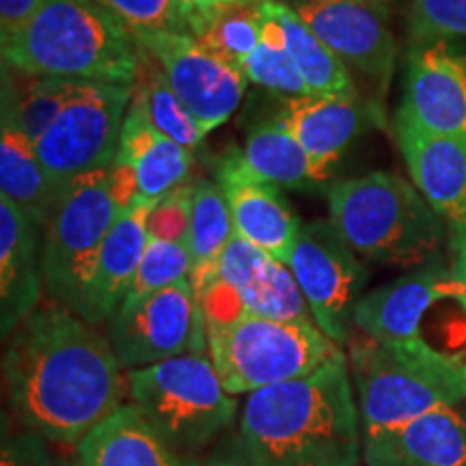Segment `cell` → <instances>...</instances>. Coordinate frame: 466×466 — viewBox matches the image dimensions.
<instances>
[{"instance_id": "obj_46", "label": "cell", "mask_w": 466, "mask_h": 466, "mask_svg": "<svg viewBox=\"0 0 466 466\" xmlns=\"http://www.w3.org/2000/svg\"><path fill=\"white\" fill-rule=\"evenodd\" d=\"M464 365V374H466V363H462Z\"/></svg>"}, {"instance_id": "obj_4", "label": "cell", "mask_w": 466, "mask_h": 466, "mask_svg": "<svg viewBox=\"0 0 466 466\" xmlns=\"http://www.w3.org/2000/svg\"><path fill=\"white\" fill-rule=\"evenodd\" d=\"M348 363L365 439L466 401L464 365L421 337L352 343Z\"/></svg>"}, {"instance_id": "obj_14", "label": "cell", "mask_w": 466, "mask_h": 466, "mask_svg": "<svg viewBox=\"0 0 466 466\" xmlns=\"http://www.w3.org/2000/svg\"><path fill=\"white\" fill-rule=\"evenodd\" d=\"M395 119L441 137H466V55L447 42L410 46Z\"/></svg>"}, {"instance_id": "obj_18", "label": "cell", "mask_w": 466, "mask_h": 466, "mask_svg": "<svg viewBox=\"0 0 466 466\" xmlns=\"http://www.w3.org/2000/svg\"><path fill=\"white\" fill-rule=\"evenodd\" d=\"M395 138L412 184L451 227L466 229V137H441L395 119Z\"/></svg>"}, {"instance_id": "obj_42", "label": "cell", "mask_w": 466, "mask_h": 466, "mask_svg": "<svg viewBox=\"0 0 466 466\" xmlns=\"http://www.w3.org/2000/svg\"><path fill=\"white\" fill-rule=\"evenodd\" d=\"M184 466H250L244 458V453L238 445L236 456H214L209 460H203V462H197V460H184Z\"/></svg>"}, {"instance_id": "obj_37", "label": "cell", "mask_w": 466, "mask_h": 466, "mask_svg": "<svg viewBox=\"0 0 466 466\" xmlns=\"http://www.w3.org/2000/svg\"><path fill=\"white\" fill-rule=\"evenodd\" d=\"M44 436L31 430L11 432L5 425L3 432V466H66L56 462Z\"/></svg>"}, {"instance_id": "obj_17", "label": "cell", "mask_w": 466, "mask_h": 466, "mask_svg": "<svg viewBox=\"0 0 466 466\" xmlns=\"http://www.w3.org/2000/svg\"><path fill=\"white\" fill-rule=\"evenodd\" d=\"M275 116L330 177L352 143L380 124L384 113L380 104L359 96H300L283 100Z\"/></svg>"}, {"instance_id": "obj_12", "label": "cell", "mask_w": 466, "mask_h": 466, "mask_svg": "<svg viewBox=\"0 0 466 466\" xmlns=\"http://www.w3.org/2000/svg\"><path fill=\"white\" fill-rule=\"evenodd\" d=\"M141 50L158 61L168 85L208 134L240 106L247 76L192 37L190 33H154L137 37Z\"/></svg>"}, {"instance_id": "obj_43", "label": "cell", "mask_w": 466, "mask_h": 466, "mask_svg": "<svg viewBox=\"0 0 466 466\" xmlns=\"http://www.w3.org/2000/svg\"><path fill=\"white\" fill-rule=\"evenodd\" d=\"M460 302H462V307L466 309V296H464V299H462V300H460Z\"/></svg>"}, {"instance_id": "obj_10", "label": "cell", "mask_w": 466, "mask_h": 466, "mask_svg": "<svg viewBox=\"0 0 466 466\" xmlns=\"http://www.w3.org/2000/svg\"><path fill=\"white\" fill-rule=\"evenodd\" d=\"M108 341L126 371L208 352L206 309L190 279L134 305H121L108 319Z\"/></svg>"}, {"instance_id": "obj_45", "label": "cell", "mask_w": 466, "mask_h": 466, "mask_svg": "<svg viewBox=\"0 0 466 466\" xmlns=\"http://www.w3.org/2000/svg\"><path fill=\"white\" fill-rule=\"evenodd\" d=\"M66 466H80V464H66Z\"/></svg>"}, {"instance_id": "obj_24", "label": "cell", "mask_w": 466, "mask_h": 466, "mask_svg": "<svg viewBox=\"0 0 466 466\" xmlns=\"http://www.w3.org/2000/svg\"><path fill=\"white\" fill-rule=\"evenodd\" d=\"M80 466H184L134 404L116 408L78 445Z\"/></svg>"}, {"instance_id": "obj_29", "label": "cell", "mask_w": 466, "mask_h": 466, "mask_svg": "<svg viewBox=\"0 0 466 466\" xmlns=\"http://www.w3.org/2000/svg\"><path fill=\"white\" fill-rule=\"evenodd\" d=\"M132 100L141 106L156 130L173 138L182 147L195 151L206 141L208 132L177 100L158 61L145 50H141V67H138V76L132 85Z\"/></svg>"}, {"instance_id": "obj_38", "label": "cell", "mask_w": 466, "mask_h": 466, "mask_svg": "<svg viewBox=\"0 0 466 466\" xmlns=\"http://www.w3.org/2000/svg\"><path fill=\"white\" fill-rule=\"evenodd\" d=\"M108 188L119 212L130 209L138 203V177L127 162L115 160L108 168Z\"/></svg>"}, {"instance_id": "obj_35", "label": "cell", "mask_w": 466, "mask_h": 466, "mask_svg": "<svg viewBox=\"0 0 466 466\" xmlns=\"http://www.w3.org/2000/svg\"><path fill=\"white\" fill-rule=\"evenodd\" d=\"M134 37L186 33L179 0H97Z\"/></svg>"}, {"instance_id": "obj_22", "label": "cell", "mask_w": 466, "mask_h": 466, "mask_svg": "<svg viewBox=\"0 0 466 466\" xmlns=\"http://www.w3.org/2000/svg\"><path fill=\"white\" fill-rule=\"evenodd\" d=\"M127 162L138 177V203L160 201L168 192L188 184L192 151L156 130L137 102H130L121 130L116 158Z\"/></svg>"}, {"instance_id": "obj_21", "label": "cell", "mask_w": 466, "mask_h": 466, "mask_svg": "<svg viewBox=\"0 0 466 466\" xmlns=\"http://www.w3.org/2000/svg\"><path fill=\"white\" fill-rule=\"evenodd\" d=\"M156 203L158 201L137 203L130 209H124L110 227L97 255L86 300V322L93 326L108 322L124 302L147 250V218Z\"/></svg>"}, {"instance_id": "obj_1", "label": "cell", "mask_w": 466, "mask_h": 466, "mask_svg": "<svg viewBox=\"0 0 466 466\" xmlns=\"http://www.w3.org/2000/svg\"><path fill=\"white\" fill-rule=\"evenodd\" d=\"M3 354L5 391L17 423L56 445H80L126 404L127 371L108 337L61 305L33 311Z\"/></svg>"}, {"instance_id": "obj_11", "label": "cell", "mask_w": 466, "mask_h": 466, "mask_svg": "<svg viewBox=\"0 0 466 466\" xmlns=\"http://www.w3.org/2000/svg\"><path fill=\"white\" fill-rule=\"evenodd\" d=\"M299 281L316 326L335 341H350L354 309L363 299L370 272L330 220L302 225L296 247L288 261Z\"/></svg>"}, {"instance_id": "obj_30", "label": "cell", "mask_w": 466, "mask_h": 466, "mask_svg": "<svg viewBox=\"0 0 466 466\" xmlns=\"http://www.w3.org/2000/svg\"><path fill=\"white\" fill-rule=\"evenodd\" d=\"M186 33H190L206 50L240 67L261 42L259 3L209 11L190 20Z\"/></svg>"}, {"instance_id": "obj_2", "label": "cell", "mask_w": 466, "mask_h": 466, "mask_svg": "<svg viewBox=\"0 0 466 466\" xmlns=\"http://www.w3.org/2000/svg\"><path fill=\"white\" fill-rule=\"evenodd\" d=\"M360 412L346 354L247 395L238 445L250 466H357Z\"/></svg>"}, {"instance_id": "obj_34", "label": "cell", "mask_w": 466, "mask_h": 466, "mask_svg": "<svg viewBox=\"0 0 466 466\" xmlns=\"http://www.w3.org/2000/svg\"><path fill=\"white\" fill-rule=\"evenodd\" d=\"M408 33L410 46L466 37V0H412Z\"/></svg>"}, {"instance_id": "obj_40", "label": "cell", "mask_w": 466, "mask_h": 466, "mask_svg": "<svg viewBox=\"0 0 466 466\" xmlns=\"http://www.w3.org/2000/svg\"><path fill=\"white\" fill-rule=\"evenodd\" d=\"M179 3H182V20L186 28L190 20H195V17L203 14H209V11L231 7V5H253L259 3V0H179Z\"/></svg>"}, {"instance_id": "obj_26", "label": "cell", "mask_w": 466, "mask_h": 466, "mask_svg": "<svg viewBox=\"0 0 466 466\" xmlns=\"http://www.w3.org/2000/svg\"><path fill=\"white\" fill-rule=\"evenodd\" d=\"M233 236H236V229H233L231 212L218 182L208 177L197 179L186 247L192 259L190 285L199 300L208 285L212 283L220 255L225 253Z\"/></svg>"}, {"instance_id": "obj_3", "label": "cell", "mask_w": 466, "mask_h": 466, "mask_svg": "<svg viewBox=\"0 0 466 466\" xmlns=\"http://www.w3.org/2000/svg\"><path fill=\"white\" fill-rule=\"evenodd\" d=\"M3 46L5 69L26 78L134 85L137 37L97 0H39L28 25Z\"/></svg>"}, {"instance_id": "obj_27", "label": "cell", "mask_w": 466, "mask_h": 466, "mask_svg": "<svg viewBox=\"0 0 466 466\" xmlns=\"http://www.w3.org/2000/svg\"><path fill=\"white\" fill-rule=\"evenodd\" d=\"M261 5L281 26L285 48L305 78L309 96H359L348 67L319 42L294 7L279 0H261Z\"/></svg>"}, {"instance_id": "obj_13", "label": "cell", "mask_w": 466, "mask_h": 466, "mask_svg": "<svg viewBox=\"0 0 466 466\" xmlns=\"http://www.w3.org/2000/svg\"><path fill=\"white\" fill-rule=\"evenodd\" d=\"M294 11L343 66L374 83L382 102L398 61L387 5L380 0H300Z\"/></svg>"}, {"instance_id": "obj_31", "label": "cell", "mask_w": 466, "mask_h": 466, "mask_svg": "<svg viewBox=\"0 0 466 466\" xmlns=\"http://www.w3.org/2000/svg\"><path fill=\"white\" fill-rule=\"evenodd\" d=\"M261 11V42L258 50L242 63L240 69L247 76L248 83L261 86V89L283 96L285 100L289 97L309 96L305 78L296 67L294 58L289 56L285 48L283 31L279 22L268 14L259 0Z\"/></svg>"}, {"instance_id": "obj_36", "label": "cell", "mask_w": 466, "mask_h": 466, "mask_svg": "<svg viewBox=\"0 0 466 466\" xmlns=\"http://www.w3.org/2000/svg\"><path fill=\"white\" fill-rule=\"evenodd\" d=\"M192 192H195V184H184L151 208L147 218L149 240L186 242L192 212Z\"/></svg>"}, {"instance_id": "obj_32", "label": "cell", "mask_w": 466, "mask_h": 466, "mask_svg": "<svg viewBox=\"0 0 466 466\" xmlns=\"http://www.w3.org/2000/svg\"><path fill=\"white\" fill-rule=\"evenodd\" d=\"M83 85L85 80L42 76V78L28 80L25 91L17 97L9 91L22 132L33 143H37L58 119V115L66 110L67 104L74 100V96Z\"/></svg>"}, {"instance_id": "obj_25", "label": "cell", "mask_w": 466, "mask_h": 466, "mask_svg": "<svg viewBox=\"0 0 466 466\" xmlns=\"http://www.w3.org/2000/svg\"><path fill=\"white\" fill-rule=\"evenodd\" d=\"M240 154L250 171L279 188L319 190L329 179L300 143L279 124L277 116L250 127Z\"/></svg>"}, {"instance_id": "obj_8", "label": "cell", "mask_w": 466, "mask_h": 466, "mask_svg": "<svg viewBox=\"0 0 466 466\" xmlns=\"http://www.w3.org/2000/svg\"><path fill=\"white\" fill-rule=\"evenodd\" d=\"M119 217L108 188V168L83 175L58 192L42 231L44 289L55 305L86 319L97 255Z\"/></svg>"}, {"instance_id": "obj_5", "label": "cell", "mask_w": 466, "mask_h": 466, "mask_svg": "<svg viewBox=\"0 0 466 466\" xmlns=\"http://www.w3.org/2000/svg\"><path fill=\"white\" fill-rule=\"evenodd\" d=\"M329 217L360 259L384 266L430 264L445 233L415 184L387 171L335 184Z\"/></svg>"}, {"instance_id": "obj_41", "label": "cell", "mask_w": 466, "mask_h": 466, "mask_svg": "<svg viewBox=\"0 0 466 466\" xmlns=\"http://www.w3.org/2000/svg\"><path fill=\"white\" fill-rule=\"evenodd\" d=\"M451 244H453V255H456L451 272L453 277L458 279V283L466 289V229L462 233H456V236L451 238Z\"/></svg>"}, {"instance_id": "obj_47", "label": "cell", "mask_w": 466, "mask_h": 466, "mask_svg": "<svg viewBox=\"0 0 466 466\" xmlns=\"http://www.w3.org/2000/svg\"><path fill=\"white\" fill-rule=\"evenodd\" d=\"M464 417H466V410H464Z\"/></svg>"}, {"instance_id": "obj_15", "label": "cell", "mask_w": 466, "mask_h": 466, "mask_svg": "<svg viewBox=\"0 0 466 466\" xmlns=\"http://www.w3.org/2000/svg\"><path fill=\"white\" fill-rule=\"evenodd\" d=\"M217 182L229 206L236 236L288 266L302 225L281 188L250 171L240 151H229L218 160Z\"/></svg>"}, {"instance_id": "obj_39", "label": "cell", "mask_w": 466, "mask_h": 466, "mask_svg": "<svg viewBox=\"0 0 466 466\" xmlns=\"http://www.w3.org/2000/svg\"><path fill=\"white\" fill-rule=\"evenodd\" d=\"M39 0H0V44H7L31 20Z\"/></svg>"}, {"instance_id": "obj_9", "label": "cell", "mask_w": 466, "mask_h": 466, "mask_svg": "<svg viewBox=\"0 0 466 466\" xmlns=\"http://www.w3.org/2000/svg\"><path fill=\"white\" fill-rule=\"evenodd\" d=\"M130 102V85L85 83L50 130L35 143L58 192L83 175L110 168Z\"/></svg>"}, {"instance_id": "obj_20", "label": "cell", "mask_w": 466, "mask_h": 466, "mask_svg": "<svg viewBox=\"0 0 466 466\" xmlns=\"http://www.w3.org/2000/svg\"><path fill=\"white\" fill-rule=\"evenodd\" d=\"M367 466H466V417L441 408L417 421L363 439Z\"/></svg>"}, {"instance_id": "obj_33", "label": "cell", "mask_w": 466, "mask_h": 466, "mask_svg": "<svg viewBox=\"0 0 466 466\" xmlns=\"http://www.w3.org/2000/svg\"><path fill=\"white\" fill-rule=\"evenodd\" d=\"M192 272V259L186 242L149 240L137 277L127 289L121 305H134L173 285L188 281Z\"/></svg>"}, {"instance_id": "obj_19", "label": "cell", "mask_w": 466, "mask_h": 466, "mask_svg": "<svg viewBox=\"0 0 466 466\" xmlns=\"http://www.w3.org/2000/svg\"><path fill=\"white\" fill-rule=\"evenodd\" d=\"M44 291L42 231L0 197V326L5 339L37 311Z\"/></svg>"}, {"instance_id": "obj_16", "label": "cell", "mask_w": 466, "mask_h": 466, "mask_svg": "<svg viewBox=\"0 0 466 466\" xmlns=\"http://www.w3.org/2000/svg\"><path fill=\"white\" fill-rule=\"evenodd\" d=\"M466 289L445 266L425 264L395 281L365 294L354 309L352 322L367 339L410 341L419 339L425 313L436 302L462 300Z\"/></svg>"}, {"instance_id": "obj_6", "label": "cell", "mask_w": 466, "mask_h": 466, "mask_svg": "<svg viewBox=\"0 0 466 466\" xmlns=\"http://www.w3.org/2000/svg\"><path fill=\"white\" fill-rule=\"evenodd\" d=\"M208 357L229 395L296 380L341 354L316 324L277 322L231 307L209 311Z\"/></svg>"}, {"instance_id": "obj_44", "label": "cell", "mask_w": 466, "mask_h": 466, "mask_svg": "<svg viewBox=\"0 0 466 466\" xmlns=\"http://www.w3.org/2000/svg\"><path fill=\"white\" fill-rule=\"evenodd\" d=\"M380 3H384V5H387V3H389V0H380Z\"/></svg>"}, {"instance_id": "obj_7", "label": "cell", "mask_w": 466, "mask_h": 466, "mask_svg": "<svg viewBox=\"0 0 466 466\" xmlns=\"http://www.w3.org/2000/svg\"><path fill=\"white\" fill-rule=\"evenodd\" d=\"M127 398L182 460L208 447L238 412L208 354L127 371Z\"/></svg>"}, {"instance_id": "obj_23", "label": "cell", "mask_w": 466, "mask_h": 466, "mask_svg": "<svg viewBox=\"0 0 466 466\" xmlns=\"http://www.w3.org/2000/svg\"><path fill=\"white\" fill-rule=\"evenodd\" d=\"M0 197L31 218L39 231L48 223L58 190L39 160L31 138L22 132L11 102V93L3 85V134H0Z\"/></svg>"}, {"instance_id": "obj_28", "label": "cell", "mask_w": 466, "mask_h": 466, "mask_svg": "<svg viewBox=\"0 0 466 466\" xmlns=\"http://www.w3.org/2000/svg\"><path fill=\"white\" fill-rule=\"evenodd\" d=\"M208 291L223 294L238 309L253 313V316L277 319V322L316 324V319L311 316V309H309L305 300V294H302L296 277L291 275L289 266L272 258H268L259 270L236 294H227V291L217 288Z\"/></svg>"}]
</instances>
